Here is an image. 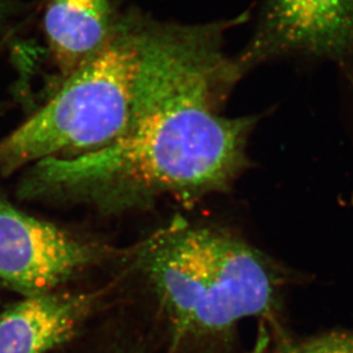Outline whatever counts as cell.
Instances as JSON below:
<instances>
[{"label":"cell","mask_w":353,"mask_h":353,"mask_svg":"<svg viewBox=\"0 0 353 353\" xmlns=\"http://www.w3.org/2000/svg\"><path fill=\"white\" fill-rule=\"evenodd\" d=\"M225 44L202 39L186 46L154 83L125 134L90 153L31 164L17 197L115 216L230 192L250 167L249 138L261 116L221 115L245 76Z\"/></svg>","instance_id":"1"},{"label":"cell","mask_w":353,"mask_h":353,"mask_svg":"<svg viewBox=\"0 0 353 353\" xmlns=\"http://www.w3.org/2000/svg\"><path fill=\"white\" fill-rule=\"evenodd\" d=\"M171 21L123 10L103 46L63 79L44 105L0 141V174L45 159L100 150L132 126L170 36Z\"/></svg>","instance_id":"2"},{"label":"cell","mask_w":353,"mask_h":353,"mask_svg":"<svg viewBox=\"0 0 353 353\" xmlns=\"http://www.w3.org/2000/svg\"><path fill=\"white\" fill-rule=\"evenodd\" d=\"M137 262L176 337L225 333L247 318L272 320L296 278L240 235L185 221L150 235Z\"/></svg>","instance_id":"3"},{"label":"cell","mask_w":353,"mask_h":353,"mask_svg":"<svg viewBox=\"0 0 353 353\" xmlns=\"http://www.w3.org/2000/svg\"><path fill=\"white\" fill-rule=\"evenodd\" d=\"M353 48V0H261L255 27L235 59L245 75L280 60L339 65Z\"/></svg>","instance_id":"4"},{"label":"cell","mask_w":353,"mask_h":353,"mask_svg":"<svg viewBox=\"0 0 353 353\" xmlns=\"http://www.w3.org/2000/svg\"><path fill=\"white\" fill-rule=\"evenodd\" d=\"M105 250L15 207L0 192V285L22 295L55 292Z\"/></svg>","instance_id":"5"},{"label":"cell","mask_w":353,"mask_h":353,"mask_svg":"<svg viewBox=\"0 0 353 353\" xmlns=\"http://www.w3.org/2000/svg\"><path fill=\"white\" fill-rule=\"evenodd\" d=\"M43 34L63 79L103 46L123 10L121 0H41Z\"/></svg>","instance_id":"6"},{"label":"cell","mask_w":353,"mask_h":353,"mask_svg":"<svg viewBox=\"0 0 353 353\" xmlns=\"http://www.w3.org/2000/svg\"><path fill=\"white\" fill-rule=\"evenodd\" d=\"M93 297L74 292L27 296L0 313V353H48L74 335Z\"/></svg>","instance_id":"7"},{"label":"cell","mask_w":353,"mask_h":353,"mask_svg":"<svg viewBox=\"0 0 353 353\" xmlns=\"http://www.w3.org/2000/svg\"><path fill=\"white\" fill-rule=\"evenodd\" d=\"M275 353H353V330H335L283 341Z\"/></svg>","instance_id":"8"},{"label":"cell","mask_w":353,"mask_h":353,"mask_svg":"<svg viewBox=\"0 0 353 353\" xmlns=\"http://www.w3.org/2000/svg\"><path fill=\"white\" fill-rule=\"evenodd\" d=\"M340 69L341 79L343 85L344 94L350 105V112L353 121V48L347 57L337 65Z\"/></svg>","instance_id":"9"},{"label":"cell","mask_w":353,"mask_h":353,"mask_svg":"<svg viewBox=\"0 0 353 353\" xmlns=\"http://www.w3.org/2000/svg\"><path fill=\"white\" fill-rule=\"evenodd\" d=\"M270 344V334L265 327H261L259 330V336L256 339L255 343L252 345V349L247 353H265Z\"/></svg>","instance_id":"10"},{"label":"cell","mask_w":353,"mask_h":353,"mask_svg":"<svg viewBox=\"0 0 353 353\" xmlns=\"http://www.w3.org/2000/svg\"><path fill=\"white\" fill-rule=\"evenodd\" d=\"M14 31L13 29H10L7 31L6 34H3V37L0 39V53L5 50L6 45L10 43V39L13 38Z\"/></svg>","instance_id":"11"}]
</instances>
